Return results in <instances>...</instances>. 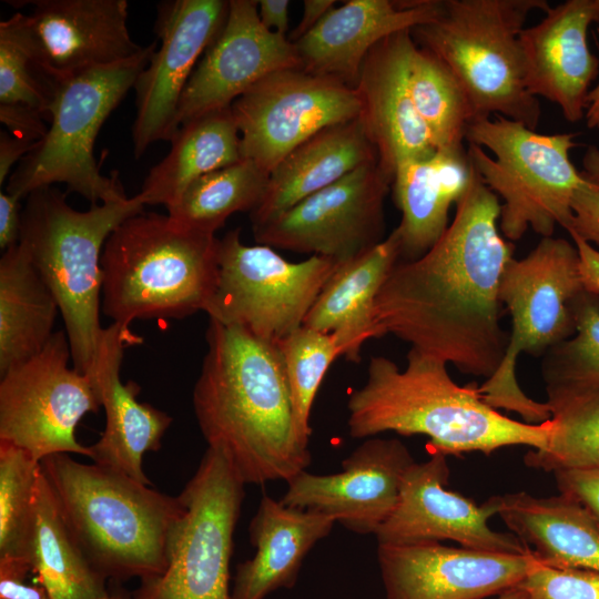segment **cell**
<instances>
[{"mask_svg":"<svg viewBox=\"0 0 599 599\" xmlns=\"http://www.w3.org/2000/svg\"><path fill=\"white\" fill-rule=\"evenodd\" d=\"M268 177L256 164L242 159L194 181L166 207L167 215L186 230L215 235L231 215L258 206Z\"/></svg>","mask_w":599,"mask_h":599,"instance_id":"obj_34","label":"cell"},{"mask_svg":"<svg viewBox=\"0 0 599 599\" xmlns=\"http://www.w3.org/2000/svg\"><path fill=\"white\" fill-rule=\"evenodd\" d=\"M335 524L328 515L263 495L248 529L255 554L237 566L232 599H265L292 588L307 554Z\"/></svg>","mask_w":599,"mask_h":599,"instance_id":"obj_26","label":"cell"},{"mask_svg":"<svg viewBox=\"0 0 599 599\" xmlns=\"http://www.w3.org/2000/svg\"><path fill=\"white\" fill-rule=\"evenodd\" d=\"M443 0H349L293 42L301 68L355 88L366 55L385 38L434 20Z\"/></svg>","mask_w":599,"mask_h":599,"instance_id":"obj_25","label":"cell"},{"mask_svg":"<svg viewBox=\"0 0 599 599\" xmlns=\"http://www.w3.org/2000/svg\"><path fill=\"white\" fill-rule=\"evenodd\" d=\"M170 142V152L150 170L139 193L145 205L167 207L197 179L243 159L231 108L183 124Z\"/></svg>","mask_w":599,"mask_h":599,"instance_id":"obj_32","label":"cell"},{"mask_svg":"<svg viewBox=\"0 0 599 599\" xmlns=\"http://www.w3.org/2000/svg\"><path fill=\"white\" fill-rule=\"evenodd\" d=\"M141 342L130 326L112 323L104 328L90 378L105 413V427L99 440L89 447L93 463L151 485L143 471V457L160 449L172 417L139 402L138 384L121 380L124 348Z\"/></svg>","mask_w":599,"mask_h":599,"instance_id":"obj_24","label":"cell"},{"mask_svg":"<svg viewBox=\"0 0 599 599\" xmlns=\"http://www.w3.org/2000/svg\"><path fill=\"white\" fill-rule=\"evenodd\" d=\"M572 133L542 134L496 115L473 121L467 154L483 182L502 200L499 230L512 242L531 229L552 236L571 226L572 199L588 182L570 160Z\"/></svg>","mask_w":599,"mask_h":599,"instance_id":"obj_9","label":"cell"},{"mask_svg":"<svg viewBox=\"0 0 599 599\" xmlns=\"http://www.w3.org/2000/svg\"><path fill=\"white\" fill-rule=\"evenodd\" d=\"M518 586L529 599H599V572L556 568L540 561Z\"/></svg>","mask_w":599,"mask_h":599,"instance_id":"obj_41","label":"cell"},{"mask_svg":"<svg viewBox=\"0 0 599 599\" xmlns=\"http://www.w3.org/2000/svg\"><path fill=\"white\" fill-rule=\"evenodd\" d=\"M407 80L436 150L464 151L467 129L475 120L469 100L449 70L415 41L408 53Z\"/></svg>","mask_w":599,"mask_h":599,"instance_id":"obj_35","label":"cell"},{"mask_svg":"<svg viewBox=\"0 0 599 599\" xmlns=\"http://www.w3.org/2000/svg\"><path fill=\"white\" fill-rule=\"evenodd\" d=\"M399 258L400 236L395 227L380 243L338 265L303 325L334 335L341 355L352 363H358L364 344L382 337L375 317V303Z\"/></svg>","mask_w":599,"mask_h":599,"instance_id":"obj_27","label":"cell"},{"mask_svg":"<svg viewBox=\"0 0 599 599\" xmlns=\"http://www.w3.org/2000/svg\"><path fill=\"white\" fill-rule=\"evenodd\" d=\"M229 10L223 0H170L158 6L154 32L161 45L134 83V155L176 133L174 122L185 85L201 55L222 30Z\"/></svg>","mask_w":599,"mask_h":599,"instance_id":"obj_17","label":"cell"},{"mask_svg":"<svg viewBox=\"0 0 599 599\" xmlns=\"http://www.w3.org/2000/svg\"><path fill=\"white\" fill-rule=\"evenodd\" d=\"M582 291L576 246L565 238L541 237L525 257L508 261L499 297L510 314L509 343L497 370L478 386L488 405L517 412L528 424L550 419L547 403L519 387L517 359L521 353L544 356L575 334L572 302Z\"/></svg>","mask_w":599,"mask_h":599,"instance_id":"obj_10","label":"cell"},{"mask_svg":"<svg viewBox=\"0 0 599 599\" xmlns=\"http://www.w3.org/2000/svg\"><path fill=\"white\" fill-rule=\"evenodd\" d=\"M156 42L125 60L92 68L48 83L50 125L45 136L10 175L6 192L20 199L34 190L64 183L91 205L128 199L118 173L104 176L94 159L98 133L133 89Z\"/></svg>","mask_w":599,"mask_h":599,"instance_id":"obj_8","label":"cell"},{"mask_svg":"<svg viewBox=\"0 0 599 599\" xmlns=\"http://www.w3.org/2000/svg\"><path fill=\"white\" fill-rule=\"evenodd\" d=\"M496 497L497 515L541 564L599 572V524L579 501L525 491Z\"/></svg>","mask_w":599,"mask_h":599,"instance_id":"obj_30","label":"cell"},{"mask_svg":"<svg viewBox=\"0 0 599 599\" xmlns=\"http://www.w3.org/2000/svg\"><path fill=\"white\" fill-rule=\"evenodd\" d=\"M572 312L575 334L542 356L547 398L599 388V296L582 291Z\"/></svg>","mask_w":599,"mask_h":599,"instance_id":"obj_37","label":"cell"},{"mask_svg":"<svg viewBox=\"0 0 599 599\" xmlns=\"http://www.w3.org/2000/svg\"><path fill=\"white\" fill-rule=\"evenodd\" d=\"M378 159L359 118L324 129L287 154L270 173L252 226L287 211L359 165Z\"/></svg>","mask_w":599,"mask_h":599,"instance_id":"obj_29","label":"cell"},{"mask_svg":"<svg viewBox=\"0 0 599 599\" xmlns=\"http://www.w3.org/2000/svg\"><path fill=\"white\" fill-rule=\"evenodd\" d=\"M597 45L599 50V39ZM585 118L589 129H599V83L588 93Z\"/></svg>","mask_w":599,"mask_h":599,"instance_id":"obj_52","label":"cell"},{"mask_svg":"<svg viewBox=\"0 0 599 599\" xmlns=\"http://www.w3.org/2000/svg\"><path fill=\"white\" fill-rule=\"evenodd\" d=\"M40 469V463L27 450L0 441V558L30 561Z\"/></svg>","mask_w":599,"mask_h":599,"instance_id":"obj_38","label":"cell"},{"mask_svg":"<svg viewBox=\"0 0 599 599\" xmlns=\"http://www.w3.org/2000/svg\"><path fill=\"white\" fill-rule=\"evenodd\" d=\"M70 359V343L60 329L41 352L1 375L0 441L27 450L39 463L55 454L91 458L75 432L101 403L90 376L69 367Z\"/></svg>","mask_w":599,"mask_h":599,"instance_id":"obj_13","label":"cell"},{"mask_svg":"<svg viewBox=\"0 0 599 599\" xmlns=\"http://www.w3.org/2000/svg\"><path fill=\"white\" fill-rule=\"evenodd\" d=\"M301 22L292 31L288 40L295 42L309 32L333 8L334 0H305Z\"/></svg>","mask_w":599,"mask_h":599,"instance_id":"obj_50","label":"cell"},{"mask_svg":"<svg viewBox=\"0 0 599 599\" xmlns=\"http://www.w3.org/2000/svg\"><path fill=\"white\" fill-rule=\"evenodd\" d=\"M578 254V273L583 291L599 296V250L573 231L568 232Z\"/></svg>","mask_w":599,"mask_h":599,"instance_id":"obj_46","label":"cell"},{"mask_svg":"<svg viewBox=\"0 0 599 599\" xmlns=\"http://www.w3.org/2000/svg\"><path fill=\"white\" fill-rule=\"evenodd\" d=\"M413 43L410 30L382 40L366 55L355 87L361 100L359 120L380 166L393 179L400 163L437 151L408 87L407 59Z\"/></svg>","mask_w":599,"mask_h":599,"instance_id":"obj_23","label":"cell"},{"mask_svg":"<svg viewBox=\"0 0 599 599\" xmlns=\"http://www.w3.org/2000/svg\"><path fill=\"white\" fill-rule=\"evenodd\" d=\"M291 389L296 422L302 435L309 440L311 410L332 363L341 355L337 341L332 334L301 326L277 343Z\"/></svg>","mask_w":599,"mask_h":599,"instance_id":"obj_39","label":"cell"},{"mask_svg":"<svg viewBox=\"0 0 599 599\" xmlns=\"http://www.w3.org/2000/svg\"><path fill=\"white\" fill-rule=\"evenodd\" d=\"M560 494L579 501L599 524V469L555 471Z\"/></svg>","mask_w":599,"mask_h":599,"instance_id":"obj_43","label":"cell"},{"mask_svg":"<svg viewBox=\"0 0 599 599\" xmlns=\"http://www.w3.org/2000/svg\"><path fill=\"white\" fill-rule=\"evenodd\" d=\"M385 599H485L518 586L539 562L530 550L507 554L438 541L378 544Z\"/></svg>","mask_w":599,"mask_h":599,"instance_id":"obj_19","label":"cell"},{"mask_svg":"<svg viewBox=\"0 0 599 599\" xmlns=\"http://www.w3.org/2000/svg\"><path fill=\"white\" fill-rule=\"evenodd\" d=\"M50 93L10 20L0 23V104H20L48 115Z\"/></svg>","mask_w":599,"mask_h":599,"instance_id":"obj_40","label":"cell"},{"mask_svg":"<svg viewBox=\"0 0 599 599\" xmlns=\"http://www.w3.org/2000/svg\"><path fill=\"white\" fill-rule=\"evenodd\" d=\"M101 270V311L112 323L184 318L205 312L214 295L219 238L143 211L110 234Z\"/></svg>","mask_w":599,"mask_h":599,"instance_id":"obj_5","label":"cell"},{"mask_svg":"<svg viewBox=\"0 0 599 599\" xmlns=\"http://www.w3.org/2000/svg\"><path fill=\"white\" fill-rule=\"evenodd\" d=\"M40 465L67 526L105 580L141 581L164 572L185 509L179 496L69 454Z\"/></svg>","mask_w":599,"mask_h":599,"instance_id":"obj_4","label":"cell"},{"mask_svg":"<svg viewBox=\"0 0 599 599\" xmlns=\"http://www.w3.org/2000/svg\"><path fill=\"white\" fill-rule=\"evenodd\" d=\"M20 203V197L0 192V247L3 252L20 241L22 214Z\"/></svg>","mask_w":599,"mask_h":599,"instance_id":"obj_47","label":"cell"},{"mask_svg":"<svg viewBox=\"0 0 599 599\" xmlns=\"http://www.w3.org/2000/svg\"><path fill=\"white\" fill-rule=\"evenodd\" d=\"M473 179L467 151L437 150L428 158L400 163L393 179L394 200L402 212L396 227L400 258L424 255L448 227L453 204L464 195Z\"/></svg>","mask_w":599,"mask_h":599,"instance_id":"obj_28","label":"cell"},{"mask_svg":"<svg viewBox=\"0 0 599 599\" xmlns=\"http://www.w3.org/2000/svg\"><path fill=\"white\" fill-rule=\"evenodd\" d=\"M596 2H597V6H598V8H599V0H596Z\"/></svg>","mask_w":599,"mask_h":599,"instance_id":"obj_54","label":"cell"},{"mask_svg":"<svg viewBox=\"0 0 599 599\" xmlns=\"http://www.w3.org/2000/svg\"><path fill=\"white\" fill-rule=\"evenodd\" d=\"M549 8L546 0H443L438 16L410 33L458 81L475 120L501 115L536 130L541 106L525 84L519 37L531 11Z\"/></svg>","mask_w":599,"mask_h":599,"instance_id":"obj_7","label":"cell"},{"mask_svg":"<svg viewBox=\"0 0 599 599\" xmlns=\"http://www.w3.org/2000/svg\"><path fill=\"white\" fill-rule=\"evenodd\" d=\"M58 303L18 243L0 260V374L31 358L53 335Z\"/></svg>","mask_w":599,"mask_h":599,"instance_id":"obj_31","label":"cell"},{"mask_svg":"<svg viewBox=\"0 0 599 599\" xmlns=\"http://www.w3.org/2000/svg\"><path fill=\"white\" fill-rule=\"evenodd\" d=\"M500 205L473 166L445 233L420 257L399 260L385 280L375 303L382 336L467 375L487 379L497 370L509 343L499 285L515 250L499 230Z\"/></svg>","mask_w":599,"mask_h":599,"instance_id":"obj_1","label":"cell"},{"mask_svg":"<svg viewBox=\"0 0 599 599\" xmlns=\"http://www.w3.org/2000/svg\"><path fill=\"white\" fill-rule=\"evenodd\" d=\"M261 22L271 31L285 34L288 28V0L257 1Z\"/></svg>","mask_w":599,"mask_h":599,"instance_id":"obj_49","label":"cell"},{"mask_svg":"<svg viewBox=\"0 0 599 599\" xmlns=\"http://www.w3.org/2000/svg\"><path fill=\"white\" fill-rule=\"evenodd\" d=\"M41 466V465H40ZM35 534L30 564L51 599H120L93 568L67 526L40 469L35 487Z\"/></svg>","mask_w":599,"mask_h":599,"instance_id":"obj_33","label":"cell"},{"mask_svg":"<svg viewBox=\"0 0 599 599\" xmlns=\"http://www.w3.org/2000/svg\"><path fill=\"white\" fill-rule=\"evenodd\" d=\"M301 68L293 42L261 22L257 1L231 0L225 23L202 55L182 93L175 131L183 124L231 108L265 77Z\"/></svg>","mask_w":599,"mask_h":599,"instance_id":"obj_18","label":"cell"},{"mask_svg":"<svg viewBox=\"0 0 599 599\" xmlns=\"http://www.w3.org/2000/svg\"><path fill=\"white\" fill-rule=\"evenodd\" d=\"M551 430L544 449H531L525 463L558 471L599 469V388L550 397Z\"/></svg>","mask_w":599,"mask_h":599,"instance_id":"obj_36","label":"cell"},{"mask_svg":"<svg viewBox=\"0 0 599 599\" xmlns=\"http://www.w3.org/2000/svg\"><path fill=\"white\" fill-rule=\"evenodd\" d=\"M241 154L265 173L316 133L359 118L357 90L302 68L274 72L231 105Z\"/></svg>","mask_w":599,"mask_h":599,"instance_id":"obj_14","label":"cell"},{"mask_svg":"<svg viewBox=\"0 0 599 599\" xmlns=\"http://www.w3.org/2000/svg\"><path fill=\"white\" fill-rule=\"evenodd\" d=\"M495 599H529V597L521 587L516 586L498 595Z\"/></svg>","mask_w":599,"mask_h":599,"instance_id":"obj_53","label":"cell"},{"mask_svg":"<svg viewBox=\"0 0 599 599\" xmlns=\"http://www.w3.org/2000/svg\"><path fill=\"white\" fill-rule=\"evenodd\" d=\"M393 184L379 160L366 162L274 219L252 226L258 244L349 261L386 236L384 201Z\"/></svg>","mask_w":599,"mask_h":599,"instance_id":"obj_15","label":"cell"},{"mask_svg":"<svg viewBox=\"0 0 599 599\" xmlns=\"http://www.w3.org/2000/svg\"><path fill=\"white\" fill-rule=\"evenodd\" d=\"M244 486L229 459L207 447L179 495L185 509L166 569L120 599H232L230 562Z\"/></svg>","mask_w":599,"mask_h":599,"instance_id":"obj_11","label":"cell"},{"mask_svg":"<svg viewBox=\"0 0 599 599\" xmlns=\"http://www.w3.org/2000/svg\"><path fill=\"white\" fill-rule=\"evenodd\" d=\"M447 363L410 348L400 369L384 356H373L364 385L347 400L348 433L369 438L385 432L429 438L430 453L489 455L507 446L544 449L550 419L528 424L511 419L488 405L475 384L460 386Z\"/></svg>","mask_w":599,"mask_h":599,"instance_id":"obj_3","label":"cell"},{"mask_svg":"<svg viewBox=\"0 0 599 599\" xmlns=\"http://www.w3.org/2000/svg\"><path fill=\"white\" fill-rule=\"evenodd\" d=\"M341 263L312 255L290 262L267 245H246L241 230L219 238V277L205 311L210 319L278 343L303 326Z\"/></svg>","mask_w":599,"mask_h":599,"instance_id":"obj_12","label":"cell"},{"mask_svg":"<svg viewBox=\"0 0 599 599\" xmlns=\"http://www.w3.org/2000/svg\"><path fill=\"white\" fill-rule=\"evenodd\" d=\"M598 21L596 0H568L520 32L527 90L557 104L571 123L585 116L589 87L599 73L587 37Z\"/></svg>","mask_w":599,"mask_h":599,"instance_id":"obj_22","label":"cell"},{"mask_svg":"<svg viewBox=\"0 0 599 599\" xmlns=\"http://www.w3.org/2000/svg\"><path fill=\"white\" fill-rule=\"evenodd\" d=\"M446 455L430 453L424 463L406 471L398 504L376 532L378 544H414L453 540L461 547L507 554L531 549L514 534L499 532L488 525L497 515V497L481 505L446 489L449 468Z\"/></svg>","mask_w":599,"mask_h":599,"instance_id":"obj_21","label":"cell"},{"mask_svg":"<svg viewBox=\"0 0 599 599\" xmlns=\"http://www.w3.org/2000/svg\"><path fill=\"white\" fill-rule=\"evenodd\" d=\"M26 199L19 243L58 303L73 367L90 376L104 332L100 324L103 246L145 204L136 194L78 211L67 202V193L53 186L34 190Z\"/></svg>","mask_w":599,"mask_h":599,"instance_id":"obj_6","label":"cell"},{"mask_svg":"<svg viewBox=\"0 0 599 599\" xmlns=\"http://www.w3.org/2000/svg\"><path fill=\"white\" fill-rule=\"evenodd\" d=\"M573 219L570 229L599 250V190L589 182L572 199Z\"/></svg>","mask_w":599,"mask_h":599,"instance_id":"obj_44","label":"cell"},{"mask_svg":"<svg viewBox=\"0 0 599 599\" xmlns=\"http://www.w3.org/2000/svg\"><path fill=\"white\" fill-rule=\"evenodd\" d=\"M205 337L192 402L209 447L245 485L288 481L307 470L309 440L296 422L278 344L214 319Z\"/></svg>","mask_w":599,"mask_h":599,"instance_id":"obj_2","label":"cell"},{"mask_svg":"<svg viewBox=\"0 0 599 599\" xmlns=\"http://www.w3.org/2000/svg\"><path fill=\"white\" fill-rule=\"evenodd\" d=\"M9 18L45 83L140 52L128 29L125 0H35Z\"/></svg>","mask_w":599,"mask_h":599,"instance_id":"obj_16","label":"cell"},{"mask_svg":"<svg viewBox=\"0 0 599 599\" xmlns=\"http://www.w3.org/2000/svg\"><path fill=\"white\" fill-rule=\"evenodd\" d=\"M582 176L599 190V148L590 145L582 156Z\"/></svg>","mask_w":599,"mask_h":599,"instance_id":"obj_51","label":"cell"},{"mask_svg":"<svg viewBox=\"0 0 599 599\" xmlns=\"http://www.w3.org/2000/svg\"><path fill=\"white\" fill-rule=\"evenodd\" d=\"M414 463L400 440L369 437L342 460L341 471L295 475L280 500L328 515L349 531L376 535L396 509L404 476Z\"/></svg>","mask_w":599,"mask_h":599,"instance_id":"obj_20","label":"cell"},{"mask_svg":"<svg viewBox=\"0 0 599 599\" xmlns=\"http://www.w3.org/2000/svg\"><path fill=\"white\" fill-rule=\"evenodd\" d=\"M37 143L16 138L8 132L0 133V184L2 185L12 165L28 155Z\"/></svg>","mask_w":599,"mask_h":599,"instance_id":"obj_48","label":"cell"},{"mask_svg":"<svg viewBox=\"0 0 599 599\" xmlns=\"http://www.w3.org/2000/svg\"><path fill=\"white\" fill-rule=\"evenodd\" d=\"M0 599H51L30 561L0 558Z\"/></svg>","mask_w":599,"mask_h":599,"instance_id":"obj_42","label":"cell"},{"mask_svg":"<svg viewBox=\"0 0 599 599\" xmlns=\"http://www.w3.org/2000/svg\"><path fill=\"white\" fill-rule=\"evenodd\" d=\"M47 115L39 110L20 104H0V121L10 134L31 143L41 141L48 131Z\"/></svg>","mask_w":599,"mask_h":599,"instance_id":"obj_45","label":"cell"}]
</instances>
